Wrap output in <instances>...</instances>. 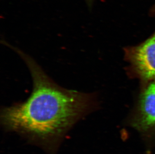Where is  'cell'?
I'll return each instance as SVG.
<instances>
[{"label":"cell","mask_w":155,"mask_h":154,"mask_svg":"<svg viewBox=\"0 0 155 154\" xmlns=\"http://www.w3.org/2000/svg\"><path fill=\"white\" fill-rule=\"evenodd\" d=\"M134 74L145 82L155 79V31L141 44L126 50Z\"/></svg>","instance_id":"obj_3"},{"label":"cell","mask_w":155,"mask_h":154,"mask_svg":"<svg viewBox=\"0 0 155 154\" xmlns=\"http://www.w3.org/2000/svg\"><path fill=\"white\" fill-rule=\"evenodd\" d=\"M86 2H87V3L88 4H91L92 1H93V0H85Z\"/></svg>","instance_id":"obj_5"},{"label":"cell","mask_w":155,"mask_h":154,"mask_svg":"<svg viewBox=\"0 0 155 154\" xmlns=\"http://www.w3.org/2000/svg\"><path fill=\"white\" fill-rule=\"evenodd\" d=\"M4 43L25 62L32 78L33 88L25 102L2 109V125L6 131L18 133L48 154H55L73 125L97 109L95 94L60 87L29 55L5 41Z\"/></svg>","instance_id":"obj_1"},{"label":"cell","mask_w":155,"mask_h":154,"mask_svg":"<svg viewBox=\"0 0 155 154\" xmlns=\"http://www.w3.org/2000/svg\"><path fill=\"white\" fill-rule=\"evenodd\" d=\"M130 125L147 144L155 142V79L149 82L140 94Z\"/></svg>","instance_id":"obj_2"},{"label":"cell","mask_w":155,"mask_h":154,"mask_svg":"<svg viewBox=\"0 0 155 154\" xmlns=\"http://www.w3.org/2000/svg\"><path fill=\"white\" fill-rule=\"evenodd\" d=\"M146 154H151V151H150V150H149V151H148L147 152Z\"/></svg>","instance_id":"obj_6"},{"label":"cell","mask_w":155,"mask_h":154,"mask_svg":"<svg viewBox=\"0 0 155 154\" xmlns=\"http://www.w3.org/2000/svg\"><path fill=\"white\" fill-rule=\"evenodd\" d=\"M149 14L152 17L155 16V2L154 4L152 5L151 7L150 8L149 11Z\"/></svg>","instance_id":"obj_4"}]
</instances>
